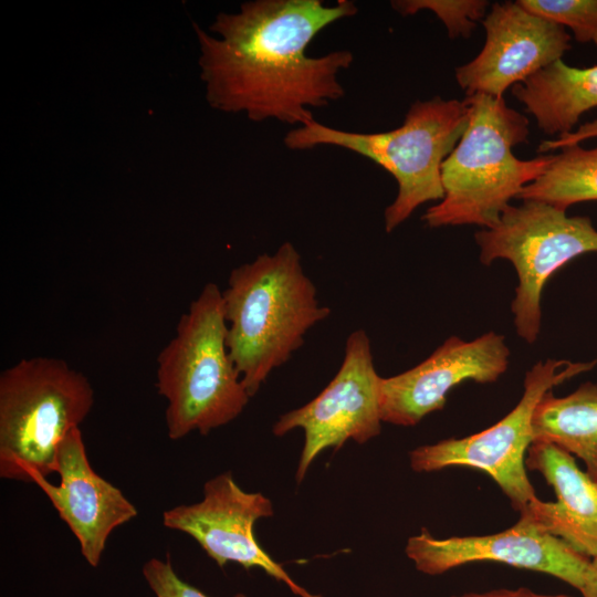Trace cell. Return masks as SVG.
<instances>
[{
    "label": "cell",
    "instance_id": "30bf717a",
    "mask_svg": "<svg viewBox=\"0 0 597 597\" xmlns=\"http://www.w3.org/2000/svg\"><path fill=\"white\" fill-rule=\"evenodd\" d=\"M273 513L269 498L243 491L230 472H223L205 483L200 502L165 511L163 524L191 536L220 567L229 562L256 567L298 597H321L300 586L256 542L254 524Z\"/></svg>",
    "mask_w": 597,
    "mask_h": 597
},
{
    "label": "cell",
    "instance_id": "277c9868",
    "mask_svg": "<svg viewBox=\"0 0 597 597\" xmlns=\"http://www.w3.org/2000/svg\"><path fill=\"white\" fill-rule=\"evenodd\" d=\"M469 119L465 100L436 96L412 103L402 125L388 132H347L313 119L290 130L284 144L293 150L345 148L388 171L398 185L397 196L384 213L385 230L390 233L419 206L443 199L442 164L461 139Z\"/></svg>",
    "mask_w": 597,
    "mask_h": 597
},
{
    "label": "cell",
    "instance_id": "9c48e42d",
    "mask_svg": "<svg viewBox=\"0 0 597 597\" xmlns=\"http://www.w3.org/2000/svg\"><path fill=\"white\" fill-rule=\"evenodd\" d=\"M381 379L374 366L368 335L364 329L354 331L329 384L306 405L282 415L272 428L277 437L296 428L304 432L295 473L297 483L323 450L338 449L347 440L365 443L380 433Z\"/></svg>",
    "mask_w": 597,
    "mask_h": 597
},
{
    "label": "cell",
    "instance_id": "cb8c5ba5",
    "mask_svg": "<svg viewBox=\"0 0 597 597\" xmlns=\"http://www.w3.org/2000/svg\"><path fill=\"white\" fill-rule=\"evenodd\" d=\"M579 593L582 597H597V558L590 559L586 582Z\"/></svg>",
    "mask_w": 597,
    "mask_h": 597
},
{
    "label": "cell",
    "instance_id": "d6986e66",
    "mask_svg": "<svg viewBox=\"0 0 597 597\" xmlns=\"http://www.w3.org/2000/svg\"><path fill=\"white\" fill-rule=\"evenodd\" d=\"M528 12L572 30L575 40L597 44V0H519Z\"/></svg>",
    "mask_w": 597,
    "mask_h": 597
},
{
    "label": "cell",
    "instance_id": "52a82bcc",
    "mask_svg": "<svg viewBox=\"0 0 597 597\" xmlns=\"http://www.w3.org/2000/svg\"><path fill=\"white\" fill-rule=\"evenodd\" d=\"M474 238L482 264L503 259L514 266L517 286L511 311L516 334L527 344L540 335L542 292L551 275L574 258L597 252V229L589 217L567 216L536 200L510 205L495 226Z\"/></svg>",
    "mask_w": 597,
    "mask_h": 597
},
{
    "label": "cell",
    "instance_id": "e0dca14e",
    "mask_svg": "<svg viewBox=\"0 0 597 597\" xmlns=\"http://www.w3.org/2000/svg\"><path fill=\"white\" fill-rule=\"evenodd\" d=\"M532 440L582 459L597 482V385L584 383L564 397L546 392L533 415Z\"/></svg>",
    "mask_w": 597,
    "mask_h": 597
},
{
    "label": "cell",
    "instance_id": "ba28073f",
    "mask_svg": "<svg viewBox=\"0 0 597 597\" xmlns=\"http://www.w3.org/2000/svg\"><path fill=\"white\" fill-rule=\"evenodd\" d=\"M596 363L551 358L537 362L525 374L522 398L504 418L469 437L450 438L411 450V469L433 472L465 467L483 471L499 485L514 510L522 512L537 498L525 465L526 452L533 442L535 408L555 386L591 369Z\"/></svg>",
    "mask_w": 597,
    "mask_h": 597
},
{
    "label": "cell",
    "instance_id": "2e32d148",
    "mask_svg": "<svg viewBox=\"0 0 597 597\" xmlns=\"http://www.w3.org/2000/svg\"><path fill=\"white\" fill-rule=\"evenodd\" d=\"M512 94L545 134L572 133L580 117L597 107V65L575 67L557 60L513 85Z\"/></svg>",
    "mask_w": 597,
    "mask_h": 597
},
{
    "label": "cell",
    "instance_id": "4fadbf2b",
    "mask_svg": "<svg viewBox=\"0 0 597 597\" xmlns=\"http://www.w3.org/2000/svg\"><path fill=\"white\" fill-rule=\"evenodd\" d=\"M482 23V50L455 69L457 82L467 96L503 97L509 87L561 60L572 46L565 28L528 12L516 1L495 2Z\"/></svg>",
    "mask_w": 597,
    "mask_h": 597
},
{
    "label": "cell",
    "instance_id": "9a60e30c",
    "mask_svg": "<svg viewBox=\"0 0 597 597\" xmlns=\"http://www.w3.org/2000/svg\"><path fill=\"white\" fill-rule=\"evenodd\" d=\"M525 465L543 475L555 502L534 499L520 519L559 538L579 555L597 558V482L582 471L574 457L546 442H532Z\"/></svg>",
    "mask_w": 597,
    "mask_h": 597
},
{
    "label": "cell",
    "instance_id": "3957f363",
    "mask_svg": "<svg viewBox=\"0 0 597 597\" xmlns=\"http://www.w3.org/2000/svg\"><path fill=\"white\" fill-rule=\"evenodd\" d=\"M470 119L461 139L441 168L444 197L430 207L427 227L495 226L524 187L540 177L553 155L517 158L512 149L526 143L528 119L503 97L474 94L464 98Z\"/></svg>",
    "mask_w": 597,
    "mask_h": 597
},
{
    "label": "cell",
    "instance_id": "7a4b0ae2",
    "mask_svg": "<svg viewBox=\"0 0 597 597\" xmlns=\"http://www.w3.org/2000/svg\"><path fill=\"white\" fill-rule=\"evenodd\" d=\"M222 301L228 352L250 397L331 314L291 242L233 269Z\"/></svg>",
    "mask_w": 597,
    "mask_h": 597
},
{
    "label": "cell",
    "instance_id": "6da1fadb",
    "mask_svg": "<svg viewBox=\"0 0 597 597\" xmlns=\"http://www.w3.org/2000/svg\"><path fill=\"white\" fill-rule=\"evenodd\" d=\"M356 13L349 0H254L235 13H218L210 27L217 36L195 25L209 105L253 122L298 127L313 121L311 107L345 95L337 76L354 55L336 50L311 56L307 48L322 30Z\"/></svg>",
    "mask_w": 597,
    "mask_h": 597
},
{
    "label": "cell",
    "instance_id": "ffe728a7",
    "mask_svg": "<svg viewBox=\"0 0 597 597\" xmlns=\"http://www.w3.org/2000/svg\"><path fill=\"white\" fill-rule=\"evenodd\" d=\"M392 8L402 15L416 14L420 10L432 11L446 25L451 39L469 38L475 23L486 15L485 0H399Z\"/></svg>",
    "mask_w": 597,
    "mask_h": 597
},
{
    "label": "cell",
    "instance_id": "603a6c76",
    "mask_svg": "<svg viewBox=\"0 0 597 597\" xmlns=\"http://www.w3.org/2000/svg\"><path fill=\"white\" fill-rule=\"evenodd\" d=\"M451 597H573L565 594H541L530 588H499L486 591H470Z\"/></svg>",
    "mask_w": 597,
    "mask_h": 597
},
{
    "label": "cell",
    "instance_id": "5bb4252c",
    "mask_svg": "<svg viewBox=\"0 0 597 597\" xmlns=\"http://www.w3.org/2000/svg\"><path fill=\"white\" fill-rule=\"evenodd\" d=\"M55 485L38 473L29 478L51 501L80 543L85 561L96 567L111 533L137 515L123 492L97 474L88 462L80 428L61 442L56 453Z\"/></svg>",
    "mask_w": 597,
    "mask_h": 597
},
{
    "label": "cell",
    "instance_id": "7402d4cb",
    "mask_svg": "<svg viewBox=\"0 0 597 597\" xmlns=\"http://www.w3.org/2000/svg\"><path fill=\"white\" fill-rule=\"evenodd\" d=\"M597 137V118L586 122L572 133L557 136L553 139H547L538 146L540 153H547L554 149H561L566 146L577 145L590 138Z\"/></svg>",
    "mask_w": 597,
    "mask_h": 597
},
{
    "label": "cell",
    "instance_id": "7c38bea8",
    "mask_svg": "<svg viewBox=\"0 0 597 597\" xmlns=\"http://www.w3.org/2000/svg\"><path fill=\"white\" fill-rule=\"evenodd\" d=\"M509 362L510 348L499 333L489 332L472 341L451 336L417 366L383 377L381 420L396 426H416L427 415L444 407L452 388L465 380L494 383L506 371Z\"/></svg>",
    "mask_w": 597,
    "mask_h": 597
},
{
    "label": "cell",
    "instance_id": "8992f818",
    "mask_svg": "<svg viewBox=\"0 0 597 597\" xmlns=\"http://www.w3.org/2000/svg\"><path fill=\"white\" fill-rule=\"evenodd\" d=\"M94 389L61 359H20L0 375V476L29 482L55 472L63 439L90 413Z\"/></svg>",
    "mask_w": 597,
    "mask_h": 597
},
{
    "label": "cell",
    "instance_id": "8fae6325",
    "mask_svg": "<svg viewBox=\"0 0 597 597\" xmlns=\"http://www.w3.org/2000/svg\"><path fill=\"white\" fill-rule=\"evenodd\" d=\"M405 552L417 570L426 575H441L473 562H496L551 575L579 591L590 564L559 538L522 519L490 535L437 538L423 527L408 538Z\"/></svg>",
    "mask_w": 597,
    "mask_h": 597
},
{
    "label": "cell",
    "instance_id": "ac0fdd59",
    "mask_svg": "<svg viewBox=\"0 0 597 597\" xmlns=\"http://www.w3.org/2000/svg\"><path fill=\"white\" fill-rule=\"evenodd\" d=\"M565 210L577 202L597 200V147L579 144L561 148L546 170L517 197Z\"/></svg>",
    "mask_w": 597,
    "mask_h": 597
},
{
    "label": "cell",
    "instance_id": "5b68a950",
    "mask_svg": "<svg viewBox=\"0 0 597 597\" xmlns=\"http://www.w3.org/2000/svg\"><path fill=\"white\" fill-rule=\"evenodd\" d=\"M222 291L207 283L157 357V389L167 399L168 436L208 434L234 420L251 398L229 355Z\"/></svg>",
    "mask_w": 597,
    "mask_h": 597
},
{
    "label": "cell",
    "instance_id": "44dd1931",
    "mask_svg": "<svg viewBox=\"0 0 597 597\" xmlns=\"http://www.w3.org/2000/svg\"><path fill=\"white\" fill-rule=\"evenodd\" d=\"M143 574L156 597H207L201 590L180 579L169 559L150 558L143 567ZM234 597H247L237 594Z\"/></svg>",
    "mask_w": 597,
    "mask_h": 597
}]
</instances>
